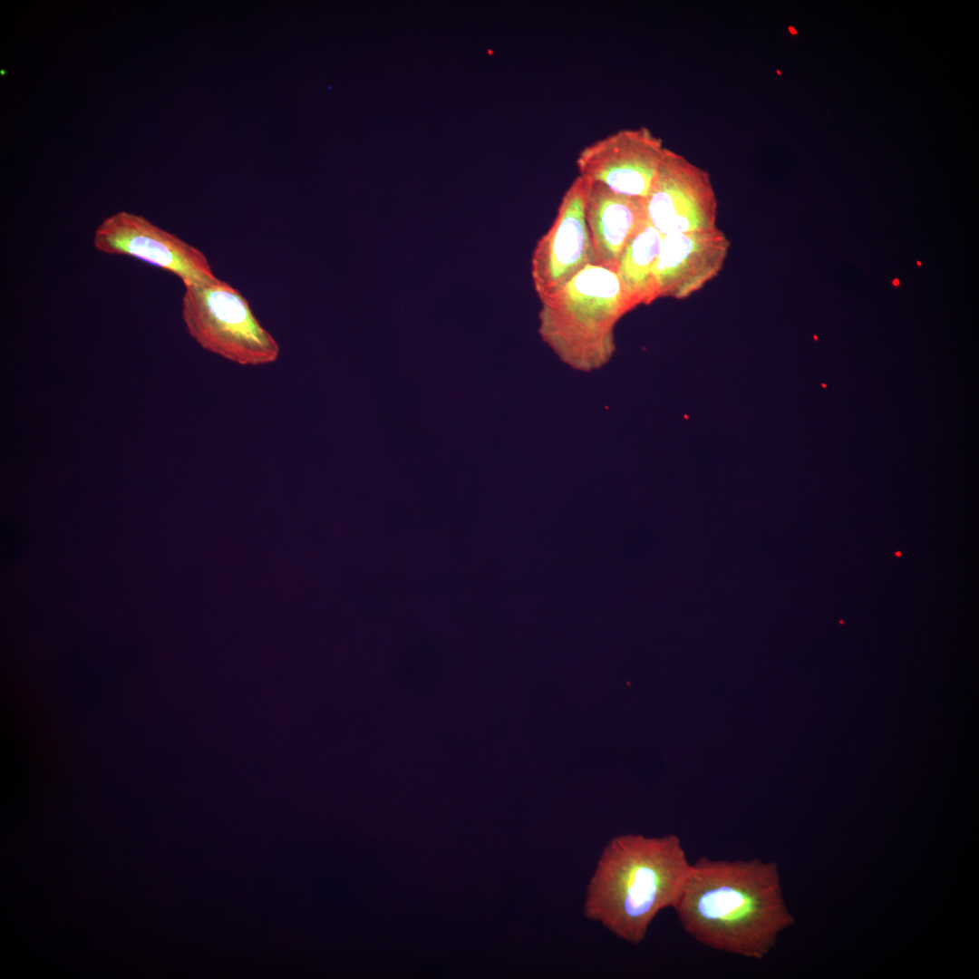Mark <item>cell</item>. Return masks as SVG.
Masks as SVG:
<instances>
[{
  "label": "cell",
  "instance_id": "8fae6325",
  "mask_svg": "<svg viewBox=\"0 0 979 979\" xmlns=\"http://www.w3.org/2000/svg\"><path fill=\"white\" fill-rule=\"evenodd\" d=\"M662 238L646 219L622 252L616 273L631 310L653 302L652 272Z\"/></svg>",
  "mask_w": 979,
  "mask_h": 979
},
{
  "label": "cell",
  "instance_id": "6da1fadb",
  "mask_svg": "<svg viewBox=\"0 0 979 979\" xmlns=\"http://www.w3.org/2000/svg\"><path fill=\"white\" fill-rule=\"evenodd\" d=\"M683 930L699 944L761 959L792 926L773 861L711 859L691 864L673 906Z\"/></svg>",
  "mask_w": 979,
  "mask_h": 979
},
{
  "label": "cell",
  "instance_id": "8992f818",
  "mask_svg": "<svg viewBox=\"0 0 979 979\" xmlns=\"http://www.w3.org/2000/svg\"><path fill=\"white\" fill-rule=\"evenodd\" d=\"M645 209L649 223L662 236L717 228V199L710 175L666 148Z\"/></svg>",
  "mask_w": 979,
  "mask_h": 979
},
{
  "label": "cell",
  "instance_id": "52a82bcc",
  "mask_svg": "<svg viewBox=\"0 0 979 979\" xmlns=\"http://www.w3.org/2000/svg\"><path fill=\"white\" fill-rule=\"evenodd\" d=\"M663 141L648 128L625 129L585 147L576 164L579 176L614 192L647 198L662 161Z\"/></svg>",
  "mask_w": 979,
  "mask_h": 979
},
{
  "label": "cell",
  "instance_id": "30bf717a",
  "mask_svg": "<svg viewBox=\"0 0 979 979\" xmlns=\"http://www.w3.org/2000/svg\"><path fill=\"white\" fill-rule=\"evenodd\" d=\"M585 180V216L594 265L616 272L625 247L647 219L645 199Z\"/></svg>",
  "mask_w": 979,
  "mask_h": 979
},
{
  "label": "cell",
  "instance_id": "3957f363",
  "mask_svg": "<svg viewBox=\"0 0 979 979\" xmlns=\"http://www.w3.org/2000/svg\"><path fill=\"white\" fill-rule=\"evenodd\" d=\"M540 301L539 335L563 363L589 372L610 360L614 327L631 311L616 272L588 265Z\"/></svg>",
  "mask_w": 979,
  "mask_h": 979
},
{
  "label": "cell",
  "instance_id": "9c48e42d",
  "mask_svg": "<svg viewBox=\"0 0 979 979\" xmlns=\"http://www.w3.org/2000/svg\"><path fill=\"white\" fill-rule=\"evenodd\" d=\"M730 242L718 228L663 236L652 272L653 301L685 298L722 267Z\"/></svg>",
  "mask_w": 979,
  "mask_h": 979
},
{
  "label": "cell",
  "instance_id": "7a4b0ae2",
  "mask_svg": "<svg viewBox=\"0 0 979 979\" xmlns=\"http://www.w3.org/2000/svg\"><path fill=\"white\" fill-rule=\"evenodd\" d=\"M691 863L678 836L624 834L604 848L586 887L584 914L618 938L643 942L674 906Z\"/></svg>",
  "mask_w": 979,
  "mask_h": 979
},
{
  "label": "cell",
  "instance_id": "5b68a950",
  "mask_svg": "<svg viewBox=\"0 0 979 979\" xmlns=\"http://www.w3.org/2000/svg\"><path fill=\"white\" fill-rule=\"evenodd\" d=\"M94 247L109 255L129 256L177 276L184 286L218 282L206 255L141 215L119 211L97 226Z\"/></svg>",
  "mask_w": 979,
  "mask_h": 979
},
{
  "label": "cell",
  "instance_id": "277c9868",
  "mask_svg": "<svg viewBox=\"0 0 979 979\" xmlns=\"http://www.w3.org/2000/svg\"><path fill=\"white\" fill-rule=\"evenodd\" d=\"M184 287L182 319L189 335L202 348L243 366L277 360L278 343L261 325L237 289L221 279Z\"/></svg>",
  "mask_w": 979,
  "mask_h": 979
},
{
  "label": "cell",
  "instance_id": "7c38bea8",
  "mask_svg": "<svg viewBox=\"0 0 979 979\" xmlns=\"http://www.w3.org/2000/svg\"><path fill=\"white\" fill-rule=\"evenodd\" d=\"M893 284H894L895 286H898V285H899V282H898V280H897V279H895V280L893 281Z\"/></svg>",
  "mask_w": 979,
  "mask_h": 979
},
{
  "label": "cell",
  "instance_id": "ba28073f",
  "mask_svg": "<svg viewBox=\"0 0 979 979\" xmlns=\"http://www.w3.org/2000/svg\"><path fill=\"white\" fill-rule=\"evenodd\" d=\"M586 180L577 177L564 193L555 220L538 240L531 257V277L538 298L564 286L594 265L586 222Z\"/></svg>",
  "mask_w": 979,
  "mask_h": 979
}]
</instances>
